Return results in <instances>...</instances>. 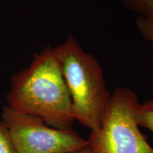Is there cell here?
Wrapping results in <instances>:
<instances>
[{
  "label": "cell",
  "instance_id": "6da1fadb",
  "mask_svg": "<svg viewBox=\"0 0 153 153\" xmlns=\"http://www.w3.org/2000/svg\"><path fill=\"white\" fill-rule=\"evenodd\" d=\"M8 106L41 118L59 129H72V99L54 48L34 55L29 66L13 76L7 94Z\"/></svg>",
  "mask_w": 153,
  "mask_h": 153
},
{
  "label": "cell",
  "instance_id": "7a4b0ae2",
  "mask_svg": "<svg viewBox=\"0 0 153 153\" xmlns=\"http://www.w3.org/2000/svg\"><path fill=\"white\" fill-rule=\"evenodd\" d=\"M54 51L71 97L74 120L91 132L98 131L111 95L101 65L72 35Z\"/></svg>",
  "mask_w": 153,
  "mask_h": 153
},
{
  "label": "cell",
  "instance_id": "3957f363",
  "mask_svg": "<svg viewBox=\"0 0 153 153\" xmlns=\"http://www.w3.org/2000/svg\"><path fill=\"white\" fill-rule=\"evenodd\" d=\"M138 103L132 89L123 87L115 89L101 128L90 133L89 145L94 153H153L136 120Z\"/></svg>",
  "mask_w": 153,
  "mask_h": 153
},
{
  "label": "cell",
  "instance_id": "277c9868",
  "mask_svg": "<svg viewBox=\"0 0 153 153\" xmlns=\"http://www.w3.org/2000/svg\"><path fill=\"white\" fill-rule=\"evenodd\" d=\"M4 124L18 153H74L89 145V140L72 129H59L41 118L4 106Z\"/></svg>",
  "mask_w": 153,
  "mask_h": 153
},
{
  "label": "cell",
  "instance_id": "5b68a950",
  "mask_svg": "<svg viewBox=\"0 0 153 153\" xmlns=\"http://www.w3.org/2000/svg\"><path fill=\"white\" fill-rule=\"evenodd\" d=\"M135 117L140 126L153 133V98L138 103L135 109Z\"/></svg>",
  "mask_w": 153,
  "mask_h": 153
},
{
  "label": "cell",
  "instance_id": "8992f818",
  "mask_svg": "<svg viewBox=\"0 0 153 153\" xmlns=\"http://www.w3.org/2000/svg\"><path fill=\"white\" fill-rule=\"evenodd\" d=\"M129 10L138 15V17L153 19V0H122Z\"/></svg>",
  "mask_w": 153,
  "mask_h": 153
},
{
  "label": "cell",
  "instance_id": "52a82bcc",
  "mask_svg": "<svg viewBox=\"0 0 153 153\" xmlns=\"http://www.w3.org/2000/svg\"><path fill=\"white\" fill-rule=\"evenodd\" d=\"M0 153H18L9 130L2 121H0Z\"/></svg>",
  "mask_w": 153,
  "mask_h": 153
},
{
  "label": "cell",
  "instance_id": "ba28073f",
  "mask_svg": "<svg viewBox=\"0 0 153 153\" xmlns=\"http://www.w3.org/2000/svg\"><path fill=\"white\" fill-rule=\"evenodd\" d=\"M135 26L143 39L153 44V19L137 17Z\"/></svg>",
  "mask_w": 153,
  "mask_h": 153
},
{
  "label": "cell",
  "instance_id": "9c48e42d",
  "mask_svg": "<svg viewBox=\"0 0 153 153\" xmlns=\"http://www.w3.org/2000/svg\"><path fill=\"white\" fill-rule=\"evenodd\" d=\"M74 153H94L92 151V149L90 147V145H88V146L86 147V148L82 149V150H79L76 152Z\"/></svg>",
  "mask_w": 153,
  "mask_h": 153
}]
</instances>
